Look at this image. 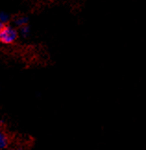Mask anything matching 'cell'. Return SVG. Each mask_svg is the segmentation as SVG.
Returning <instances> with one entry per match:
<instances>
[{"instance_id":"cell-6","label":"cell","mask_w":146,"mask_h":150,"mask_svg":"<svg viewBox=\"0 0 146 150\" xmlns=\"http://www.w3.org/2000/svg\"><path fill=\"white\" fill-rule=\"evenodd\" d=\"M5 26H6V25H5V24H4V23H3V22L1 21H0V31H1V30H2L4 29V27H5Z\"/></svg>"},{"instance_id":"cell-1","label":"cell","mask_w":146,"mask_h":150,"mask_svg":"<svg viewBox=\"0 0 146 150\" xmlns=\"http://www.w3.org/2000/svg\"><path fill=\"white\" fill-rule=\"evenodd\" d=\"M18 38V31L16 29L6 25L0 31V42L4 44H10L14 42Z\"/></svg>"},{"instance_id":"cell-4","label":"cell","mask_w":146,"mask_h":150,"mask_svg":"<svg viewBox=\"0 0 146 150\" xmlns=\"http://www.w3.org/2000/svg\"><path fill=\"white\" fill-rule=\"evenodd\" d=\"M9 19V16L6 14V13H5V12H1V13H0V21H1L4 24L6 22H8Z\"/></svg>"},{"instance_id":"cell-3","label":"cell","mask_w":146,"mask_h":150,"mask_svg":"<svg viewBox=\"0 0 146 150\" xmlns=\"http://www.w3.org/2000/svg\"><path fill=\"white\" fill-rule=\"evenodd\" d=\"M27 22H28V18L25 17H19L15 19V25L21 28L24 27V26H27Z\"/></svg>"},{"instance_id":"cell-2","label":"cell","mask_w":146,"mask_h":150,"mask_svg":"<svg viewBox=\"0 0 146 150\" xmlns=\"http://www.w3.org/2000/svg\"><path fill=\"white\" fill-rule=\"evenodd\" d=\"M6 146H8V136L4 131L0 130V147L4 148Z\"/></svg>"},{"instance_id":"cell-5","label":"cell","mask_w":146,"mask_h":150,"mask_svg":"<svg viewBox=\"0 0 146 150\" xmlns=\"http://www.w3.org/2000/svg\"><path fill=\"white\" fill-rule=\"evenodd\" d=\"M21 34L23 36H26V35H28L29 34V32H30V29L28 26H24V27L21 28Z\"/></svg>"}]
</instances>
